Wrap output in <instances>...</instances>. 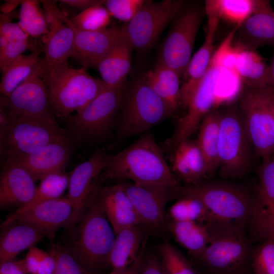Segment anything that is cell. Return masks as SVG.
<instances>
[{"instance_id":"obj_46","label":"cell","mask_w":274,"mask_h":274,"mask_svg":"<svg viewBox=\"0 0 274 274\" xmlns=\"http://www.w3.org/2000/svg\"><path fill=\"white\" fill-rule=\"evenodd\" d=\"M141 274H165L159 256L153 252H145L142 262Z\"/></svg>"},{"instance_id":"obj_26","label":"cell","mask_w":274,"mask_h":274,"mask_svg":"<svg viewBox=\"0 0 274 274\" xmlns=\"http://www.w3.org/2000/svg\"><path fill=\"white\" fill-rule=\"evenodd\" d=\"M133 50L129 42L121 32L120 38L96 67L107 87L124 88L131 68Z\"/></svg>"},{"instance_id":"obj_30","label":"cell","mask_w":274,"mask_h":274,"mask_svg":"<svg viewBox=\"0 0 274 274\" xmlns=\"http://www.w3.org/2000/svg\"><path fill=\"white\" fill-rule=\"evenodd\" d=\"M74 45V32L64 22L49 29L44 48V63L46 70L67 66Z\"/></svg>"},{"instance_id":"obj_8","label":"cell","mask_w":274,"mask_h":274,"mask_svg":"<svg viewBox=\"0 0 274 274\" xmlns=\"http://www.w3.org/2000/svg\"><path fill=\"white\" fill-rule=\"evenodd\" d=\"M206 16L204 2L184 1L170 23L157 62L172 68L182 78L191 58L197 32Z\"/></svg>"},{"instance_id":"obj_3","label":"cell","mask_w":274,"mask_h":274,"mask_svg":"<svg viewBox=\"0 0 274 274\" xmlns=\"http://www.w3.org/2000/svg\"><path fill=\"white\" fill-rule=\"evenodd\" d=\"M65 247L87 270L100 274L109 266L116 234L93 194Z\"/></svg>"},{"instance_id":"obj_27","label":"cell","mask_w":274,"mask_h":274,"mask_svg":"<svg viewBox=\"0 0 274 274\" xmlns=\"http://www.w3.org/2000/svg\"><path fill=\"white\" fill-rule=\"evenodd\" d=\"M148 229L143 225L125 228L116 234L111 251L109 274H121L138 258Z\"/></svg>"},{"instance_id":"obj_16","label":"cell","mask_w":274,"mask_h":274,"mask_svg":"<svg viewBox=\"0 0 274 274\" xmlns=\"http://www.w3.org/2000/svg\"><path fill=\"white\" fill-rule=\"evenodd\" d=\"M83 213L66 196L41 202L23 211H16L6 220L28 222L43 231L47 237L51 239L60 228L73 227Z\"/></svg>"},{"instance_id":"obj_52","label":"cell","mask_w":274,"mask_h":274,"mask_svg":"<svg viewBox=\"0 0 274 274\" xmlns=\"http://www.w3.org/2000/svg\"><path fill=\"white\" fill-rule=\"evenodd\" d=\"M11 122V118L7 112L0 107V136L7 130Z\"/></svg>"},{"instance_id":"obj_6","label":"cell","mask_w":274,"mask_h":274,"mask_svg":"<svg viewBox=\"0 0 274 274\" xmlns=\"http://www.w3.org/2000/svg\"><path fill=\"white\" fill-rule=\"evenodd\" d=\"M118 115L117 134L120 139L142 134L173 116L142 75L124 87Z\"/></svg>"},{"instance_id":"obj_41","label":"cell","mask_w":274,"mask_h":274,"mask_svg":"<svg viewBox=\"0 0 274 274\" xmlns=\"http://www.w3.org/2000/svg\"><path fill=\"white\" fill-rule=\"evenodd\" d=\"M49 252L56 261L54 274H99L86 269L64 246L53 245Z\"/></svg>"},{"instance_id":"obj_1","label":"cell","mask_w":274,"mask_h":274,"mask_svg":"<svg viewBox=\"0 0 274 274\" xmlns=\"http://www.w3.org/2000/svg\"><path fill=\"white\" fill-rule=\"evenodd\" d=\"M109 179L170 188L179 186L161 148L149 131L119 152L109 156L99 185Z\"/></svg>"},{"instance_id":"obj_25","label":"cell","mask_w":274,"mask_h":274,"mask_svg":"<svg viewBox=\"0 0 274 274\" xmlns=\"http://www.w3.org/2000/svg\"><path fill=\"white\" fill-rule=\"evenodd\" d=\"M1 226L0 264L15 259L21 252L28 250L47 237L37 226L23 220H5Z\"/></svg>"},{"instance_id":"obj_5","label":"cell","mask_w":274,"mask_h":274,"mask_svg":"<svg viewBox=\"0 0 274 274\" xmlns=\"http://www.w3.org/2000/svg\"><path fill=\"white\" fill-rule=\"evenodd\" d=\"M44 78L56 117L63 120L81 111L107 87L83 67L45 70Z\"/></svg>"},{"instance_id":"obj_53","label":"cell","mask_w":274,"mask_h":274,"mask_svg":"<svg viewBox=\"0 0 274 274\" xmlns=\"http://www.w3.org/2000/svg\"><path fill=\"white\" fill-rule=\"evenodd\" d=\"M267 87L274 92V47L273 54L268 64Z\"/></svg>"},{"instance_id":"obj_14","label":"cell","mask_w":274,"mask_h":274,"mask_svg":"<svg viewBox=\"0 0 274 274\" xmlns=\"http://www.w3.org/2000/svg\"><path fill=\"white\" fill-rule=\"evenodd\" d=\"M44 61L8 97H1L0 107L10 118L56 122L44 80Z\"/></svg>"},{"instance_id":"obj_4","label":"cell","mask_w":274,"mask_h":274,"mask_svg":"<svg viewBox=\"0 0 274 274\" xmlns=\"http://www.w3.org/2000/svg\"><path fill=\"white\" fill-rule=\"evenodd\" d=\"M210 239L197 261L208 274H253L250 262L253 250L245 227L205 224Z\"/></svg>"},{"instance_id":"obj_7","label":"cell","mask_w":274,"mask_h":274,"mask_svg":"<svg viewBox=\"0 0 274 274\" xmlns=\"http://www.w3.org/2000/svg\"><path fill=\"white\" fill-rule=\"evenodd\" d=\"M219 111V175L224 180L243 179L251 167L253 147L241 110L232 102Z\"/></svg>"},{"instance_id":"obj_11","label":"cell","mask_w":274,"mask_h":274,"mask_svg":"<svg viewBox=\"0 0 274 274\" xmlns=\"http://www.w3.org/2000/svg\"><path fill=\"white\" fill-rule=\"evenodd\" d=\"M123 89L107 86L81 111L64 120L75 141H91L110 131L118 116Z\"/></svg>"},{"instance_id":"obj_45","label":"cell","mask_w":274,"mask_h":274,"mask_svg":"<svg viewBox=\"0 0 274 274\" xmlns=\"http://www.w3.org/2000/svg\"><path fill=\"white\" fill-rule=\"evenodd\" d=\"M0 36L9 42L28 39L29 37L17 23L12 22L8 15L3 13L0 15Z\"/></svg>"},{"instance_id":"obj_32","label":"cell","mask_w":274,"mask_h":274,"mask_svg":"<svg viewBox=\"0 0 274 274\" xmlns=\"http://www.w3.org/2000/svg\"><path fill=\"white\" fill-rule=\"evenodd\" d=\"M219 111L218 109L215 108L202 120L196 140L204 156L210 179L219 169Z\"/></svg>"},{"instance_id":"obj_56","label":"cell","mask_w":274,"mask_h":274,"mask_svg":"<svg viewBox=\"0 0 274 274\" xmlns=\"http://www.w3.org/2000/svg\"><path fill=\"white\" fill-rule=\"evenodd\" d=\"M207 274H208V273H207Z\"/></svg>"},{"instance_id":"obj_18","label":"cell","mask_w":274,"mask_h":274,"mask_svg":"<svg viewBox=\"0 0 274 274\" xmlns=\"http://www.w3.org/2000/svg\"><path fill=\"white\" fill-rule=\"evenodd\" d=\"M62 18L74 32V45L71 57L86 69L96 68L121 35L120 27H113L97 31L76 28L63 13Z\"/></svg>"},{"instance_id":"obj_37","label":"cell","mask_w":274,"mask_h":274,"mask_svg":"<svg viewBox=\"0 0 274 274\" xmlns=\"http://www.w3.org/2000/svg\"><path fill=\"white\" fill-rule=\"evenodd\" d=\"M71 173L60 171L46 175L40 180L35 195L26 206L17 209L23 211L44 201L61 197L68 189Z\"/></svg>"},{"instance_id":"obj_50","label":"cell","mask_w":274,"mask_h":274,"mask_svg":"<svg viewBox=\"0 0 274 274\" xmlns=\"http://www.w3.org/2000/svg\"><path fill=\"white\" fill-rule=\"evenodd\" d=\"M60 2L81 11L93 6L103 4L105 1L99 0H62Z\"/></svg>"},{"instance_id":"obj_19","label":"cell","mask_w":274,"mask_h":274,"mask_svg":"<svg viewBox=\"0 0 274 274\" xmlns=\"http://www.w3.org/2000/svg\"><path fill=\"white\" fill-rule=\"evenodd\" d=\"M237 48L255 51L266 45L274 47V11L266 0H256L252 13L238 27L233 41Z\"/></svg>"},{"instance_id":"obj_47","label":"cell","mask_w":274,"mask_h":274,"mask_svg":"<svg viewBox=\"0 0 274 274\" xmlns=\"http://www.w3.org/2000/svg\"><path fill=\"white\" fill-rule=\"evenodd\" d=\"M43 250L33 247L28 250L23 259L24 266L28 274H37Z\"/></svg>"},{"instance_id":"obj_22","label":"cell","mask_w":274,"mask_h":274,"mask_svg":"<svg viewBox=\"0 0 274 274\" xmlns=\"http://www.w3.org/2000/svg\"><path fill=\"white\" fill-rule=\"evenodd\" d=\"M109 156L104 150L96 149L71 173L66 197L83 212L99 186Z\"/></svg>"},{"instance_id":"obj_49","label":"cell","mask_w":274,"mask_h":274,"mask_svg":"<svg viewBox=\"0 0 274 274\" xmlns=\"http://www.w3.org/2000/svg\"><path fill=\"white\" fill-rule=\"evenodd\" d=\"M0 274H28L23 259L12 260L0 264Z\"/></svg>"},{"instance_id":"obj_43","label":"cell","mask_w":274,"mask_h":274,"mask_svg":"<svg viewBox=\"0 0 274 274\" xmlns=\"http://www.w3.org/2000/svg\"><path fill=\"white\" fill-rule=\"evenodd\" d=\"M144 0H107L104 5L111 16L126 23L130 21L143 6Z\"/></svg>"},{"instance_id":"obj_36","label":"cell","mask_w":274,"mask_h":274,"mask_svg":"<svg viewBox=\"0 0 274 274\" xmlns=\"http://www.w3.org/2000/svg\"><path fill=\"white\" fill-rule=\"evenodd\" d=\"M170 220L177 222H196L206 224L211 221L210 214L198 198L182 196L170 206L168 211Z\"/></svg>"},{"instance_id":"obj_38","label":"cell","mask_w":274,"mask_h":274,"mask_svg":"<svg viewBox=\"0 0 274 274\" xmlns=\"http://www.w3.org/2000/svg\"><path fill=\"white\" fill-rule=\"evenodd\" d=\"M19 19L17 24L28 36L38 37L48 33V25L38 1H21Z\"/></svg>"},{"instance_id":"obj_9","label":"cell","mask_w":274,"mask_h":274,"mask_svg":"<svg viewBox=\"0 0 274 274\" xmlns=\"http://www.w3.org/2000/svg\"><path fill=\"white\" fill-rule=\"evenodd\" d=\"M238 106L255 153L263 162L274 154V109L270 88H247L240 94Z\"/></svg>"},{"instance_id":"obj_28","label":"cell","mask_w":274,"mask_h":274,"mask_svg":"<svg viewBox=\"0 0 274 274\" xmlns=\"http://www.w3.org/2000/svg\"><path fill=\"white\" fill-rule=\"evenodd\" d=\"M173 152L172 171L187 185L210 180L204 156L196 140L188 139L181 142Z\"/></svg>"},{"instance_id":"obj_17","label":"cell","mask_w":274,"mask_h":274,"mask_svg":"<svg viewBox=\"0 0 274 274\" xmlns=\"http://www.w3.org/2000/svg\"><path fill=\"white\" fill-rule=\"evenodd\" d=\"M248 227L256 239L274 237V159L263 162Z\"/></svg>"},{"instance_id":"obj_34","label":"cell","mask_w":274,"mask_h":274,"mask_svg":"<svg viewBox=\"0 0 274 274\" xmlns=\"http://www.w3.org/2000/svg\"><path fill=\"white\" fill-rule=\"evenodd\" d=\"M38 51L22 55L3 71L0 83L1 96L8 97L43 62Z\"/></svg>"},{"instance_id":"obj_39","label":"cell","mask_w":274,"mask_h":274,"mask_svg":"<svg viewBox=\"0 0 274 274\" xmlns=\"http://www.w3.org/2000/svg\"><path fill=\"white\" fill-rule=\"evenodd\" d=\"M159 258L165 274H199L189 261L167 239L157 247Z\"/></svg>"},{"instance_id":"obj_54","label":"cell","mask_w":274,"mask_h":274,"mask_svg":"<svg viewBox=\"0 0 274 274\" xmlns=\"http://www.w3.org/2000/svg\"><path fill=\"white\" fill-rule=\"evenodd\" d=\"M21 1H7V2L1 6V11L3 14H8L14 9Z\"/></svg>"},{"instance_id":"obj_29","label":"cell","mask_w":274,"mask_h":274,"mask_svg":"<svg viewBox=\"0 0 274 274\" xmlns=\"http://www.w3.org/2000/svg\"><path fill=\"white\" fill-rule=\"evenodd\" d=\"M142 76L167 107L173 116L180 108L181 79L178 74L167 66L157 62L155 66Z\"/></svg>"},{"instance_id":"obj_20","label":"cell","mask_w":274,"mask_h":274,"mask_svg":"<svg viewBox=\"0 0 274 274\" xmlns=\"http://www.w3.org/2000/svg\"><path fill=\"white\" fill-rule=\"evenodd\" d=\"M75 145L72 136L49 143L30 153L8 158L23 166L37 180L46 175L64 171L71 158Z\"/></svg>"},{"instance_id":"obj_35","label":"cell","mask_w":274,"mask_h":274,"mask_svg":"<svg viewBox=\"0 0 274 274\" xmlns=\"http://www.w3.org/2000/svg\"><path fill=\"white\" fill-rule=\"evenodd\" d=\"M256 0H207V17H214L239 26L252 13Z\"/></svg>"},{"instance_id":"obj_23","label":"cell","mask_w":274,"mask_h":274,"mask_svg":"<svg viewBox=\"0 0 274 274\" xmlns=\"http://www.w3.org/2000/svg\"><path fill=\"white\" fill-rule=\"evenodd\" d=\"M94 194L116 234L125 228L142 225L121 183L110 186H98Z\"/></svg>"},{"instance_id":"obj_10","label":"cell","mask_w":274,"mask_h":274,"mask_svg":"<svg viewBox=\"0 0 274 274\" xmlns=\"http://www.w3.org/2000/svg\"><path fill=\"white\" fill-rule=\"evenodd\" d=\"M226 69L212 57L206 75L184 107L186 112L178 121L173 134L167 141L172 151L181 142L189 139L198 130L204 117L217 108L216 106L220 102L218 87L221 85L223 73Z\"/></svg>"},{"instance_id":"obj_24","label":"cell","mask_w":274,"mask_h":274,"mask_svg":"<svg viewBox=\"0 0 274 274\" xmlns=\"http://www.w3.org/2000/svg\"><path fill=\"white\" fill-rule=\"evenodd\" d=\"M207 18L208 28L205 40L192 56L181 78L180 105L183 108L206 75L215 51L214 41L220 20L214 17H207Z\"/></svg>"},{"instance_id":"obj_42","label":"cell","mask_w":274,"mask_h":274,"mask_svg":"<svg viewBox=\"0 0 274 274\" xmlns=\"http://www.w3.org/2000/svg\"><path fill=\"white\" fill-rule=\"evenodd\" d=\"M253 274H274V237L253 250L250 262Z\"/></svg>"},{"instance_id":"obj_12","label":"cell","mask_w":274,"mask_h":274,"mask_svg":"<svg viewBox=\"0 0 274 274\" xmlns=\"http://www.w3.org/2000/svg\"><path fill=\"white\" fill-rule=\"evenodd\" d=\"M72 136L57 122L19 118H11L9 128L0 136L1 157L6 159L30 153L57 140Z\"/></svg>"},{"instance_id":"obj_40","label":"cell","mask_w":274,"mask_h":274,"mask_svg":"<svg viewBox=\"0 0 274 274\" xmlns=\"http://www.w3.org/2000/svg\"><path fill=\"white\" fill-rule=\"evenodd\" d=\"M111 16L103 4L90 7L72 17L70 20L77 28L97 31L108 28Z\"/></svg>"},{"instance_id":"obj_13","label":"cell","mask_w":274,"mask_h":274,"mask_svg":"<svg viewBox=\"0 0 274 274\" xmlns=\"http://www.w3.org/2000/svg\"><path fill=\"white\" fill-rule=\"evenodd\" d=\"M184 1H145L129 22L120 27L122 35L133 50L145 52L152 48L165 28L170 23Z\"/></svg>"},{"instance_id":"obj_48","label":"cell","mask_w":274,"mask_h":274,"mask_svg":"<svg viewBox=\"0 0 274 274\" xmlns=\"http://www.w3.org/2000/svg\"><path fill=\"white\" fill-rule=\"evenodd\" d=\"M56 268V261L49 253L43 251L37 274H54Z\"/></svg>"},{"instance_id":"obj_44","label":"cell","mask_w":274,"mask_h":274,"mask_svg":"<svg viewBox=\"0 0 274 274\" xmlns=\"http://www.w3.org/2000/svg\"><path fill=\"white\" fill-rule=\"evenodd\" d=\"M31 48L28 39L9 42L6 47L0 50V68L2 72L12 62Z\"/></svg>"},{"instance_id":"obj_51","label":"cell","mask_w":274,"mask_h":274,"mask_svg":"<svg viewBox=\"0 0 274 274\" xmlns=\"http://www.w3.org/2000/svg\"><path fill=\"white\" fill-rule=\"evenodd\" d=\"M148 238V236H147L144 241L140 253L135 261L121 274H141L142 262L144 255L146 252L145 249Z\"/></svg>"},{"instance_id":"obj_33","label":"cell","mask_w":274,"mask_h":274,"mask_svg":"<svg viewBox=\"0 0 274 274\" xmlns=\"http://www.w3.org/2000/svg\"><path fill=\"white\" fill-rule=\"evenodd\" d=\"M167 227L175 240L196 260L209 244L210 235L205 224L170 220Z\"/></svg>"},{"instance_id":"obj_31","label":"cell","mask_w":274,"mask_h":274,"mask_svg":"<svg viewBox=\"0 0 274 274\" xmlns=\"http://www.w3.org/2000/svg\"><path fill=\"white\" fill-rule=\"evenodd\" d=\"M235 48L237 52L233 72L241 82L247 88L267 87L268 65L262 57L255 51Z\"/></svg>"},{"instance_id":"obj_55","label":"cell","mask_w":274,"mask_h":274,"mask_svg":"<svg viewBox=\"0 0 274 274\" xmlns=\"http://www.w3.org/2000/svg\"><path fill=\"white\" fill-rule=\"evenodd\" d=\"M270 96L274 109V92L270 89Z\"/></svg>"},{"instance_id":"obj_21","label":"cell","mask_w":274,"mask_h":274,"mask_svg":"<svg viewBox=\"0 0 274 274\" xmlns=\"http://www.w3.org/2000/svg\"><path fill=\"white\" fill-rule=\"evenodd\" d=\"M37 181L24 167L6 159L0 177L1 209H18L28 204L35 195Z\"/></svg>"},{"instance_id":"obj_2","label":"cell","mask_w":274,"mask_h":274,"mask_svg":"<svg viewBox=\"0 0 274 274\" xmlns=\"http://www.w3.org/2000/svg\"><path fill=\"white\" fill-rule=\"evenodd\" d=\"M255 194L246 185L224 179L177 187V198L191 196L204 204L210 216L208 223L233 226L248 227Z\"/></svg>"},{"instance_id":"obj_15","label":"cell","mask_w":274,"mask_h":274,"mask_svg":"<svg viewBox=\"0 0 274 274\" xmlns=\"http://www.w3.org/2000/svg\"><path fill=\"white\" fill-rule=\"evenodd\" d=\"M121 184L142 224L156 235L163 236L166 228L165 207L169 200L177 198V186L170 188L132 182Z\"/></svg>"}]
</instances>
